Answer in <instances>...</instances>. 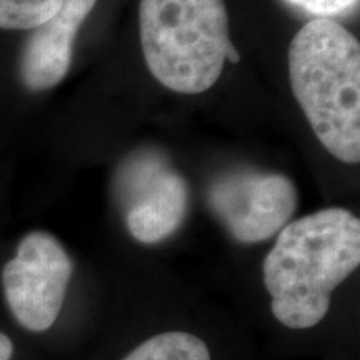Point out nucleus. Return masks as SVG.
<instances>
[{"mask_svg":"<svg viewBox=\"0 0 360 360\" xmlns=\"http://www.w3.org/2000/svg\"><path fill=\"white\" fill-rule=\"evenodd\" d=\"M210 210L240 244L269 240L290 222L299 205L295 184L282 174L240 170L209 188Z\"/></svg>","mask_w":360,"mask_h":360,"instance_id":"5","label":"nucleus"},{"mask_svg":"<svg viewBox=\"0 0 360 360\" xmlns=\"http://www.w3.org/2000/svg\"><path fill=\"white\" fill-rule=\"evenodd\" d=\"M64 0H0V29L32 30L49 20Z\"/></svg>","mask_w":360,"mask_h":360,"instance_id":"9","label":"nucleus"},{"mask_svg":"<svg viewBox=\"0 0 360 360\" xmlns=\"http://www.w3.org/2000/svg\"><path fill=\"white\" fill-rule=\"evenodd\" d=\"M139 30L148 70L172 92H205L240 60L224 0H141Z\"/></svg>","mask_w":360,"mask_h":360,"instance_id":"3","label":"nucleus"},{"mask_svg":"<svg viewBox=\"0 0 360 360\" xmlns=\"http://www.w3.org/2000/svg\"><path fill=\"white\" fill-rule=\"evenodd\" d=\"M97 0H64L49 20L30 30L22 45L19 77L30 92H44L65 79L74 42Z\"/></svg>","mask_w":360,"mask_h":360,"instance_id":"7","label":"nucleus"},{"mask_svg":"<svg viewBox=\"0 0 360 360\" xmlns=\"http://www.w3.org/2000/svg\"><path fill=\"white\" fill-rule=\"evenodd\" d=\"M289 2L315 15H321L319 19H326V15H337L352 8L357 0H289Z\"/></svg>","mask_w":360,"mask_h":360,"instance_id":"10","label":"nucleus"},{"mask_svg":"<svg viewBox=\"0 0 360 360\" xmlns=\"http://www.w3.org/2000/svg\"><path fill=\"white\" fill-rule=\"evenodd\" d=\"M360 264V220L332 207L289 222L264 259L270 310L282 326L305 330L321 323L332 294Z\"/></svg>","mask_w":360,"mask_h":360,"instance_id":"1","label":"nucleus"},{"mask_svg":"<svg viewBox=\"0 0 360 360\" xmlns=\"http://www.w3.org/2000/svg\"><path fill=\"white\" fill-rule=\"evenodd\" d=\"M13 355V344L11 337L0 332V360H11Z\"/></svg>","mask_w":360,"mask_h":360,"instance_id":"11","label":"nucleus"},{"mask_svg":"<svg viewBox=\"0 0 360 360\" xmlns=\"http://www.w3.org/2000/svg\"><path fill=\"white\" fill-rule=\"evenodd\" d=\"M294 97L322 146L344 164L360 162V44L328 19L305 24L289 45Z\"/></svg>","mask_w":360,"mask_h":360,"instance_id":"2","label":"nucleus"},{"mask_svg":"<svg viewBox=\"0 0 360 360\" xmlns=\"http://www.w3.org/2000/svg\"><path fill=\"white\" fill-rule=\"evenodd\" d=\"M119 192L127 207L125 222L135 240L159 244L174 236L188 209L186 179L162 157H135L122 170Z\"/></svg>","mask_w":360,"mask_h":360,"instance_id":"6","label":"nucleus"},{"mask_svg":"<svg viewBox=\"0 0 360 360\" xmlns=\"http://www.w3.org/2000/svg\"><path fill=\"white\" fill-rule=\"evenodd\" d=\"M122 360H212L209 345L186 330L152 335L130 350Z\"/></svg>","mask_w":360,"mask_h":360,"instance_id":"8","label":"nucleus"},{"mask_svg":"<svg viewBox=\"0 0 360 360\" xmlns=\"http://www.w3.org/2000/svg\"><path fill=\"white\" fill-rule=\"evenodd\" d=\"M74 262L52 233L34 231L22 238L15 257L2 269L6 302L30 332L49 330L64 307Z\"/></svg>","mask_w":360,"mask_h":360,"instance_id":"4","label":"nucleus"}]
</instances>
